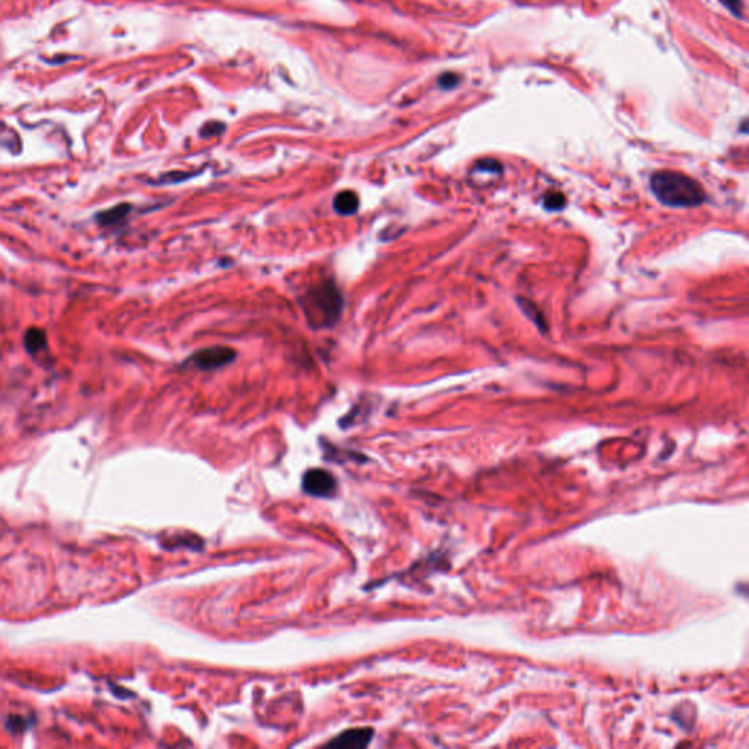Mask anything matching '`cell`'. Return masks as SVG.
Wrapping results in <instances>:
<instances>
[{
  "mask_svg": "<svg viewBox=\"0 0 749 749\" xmlns=\"http://www.w3.org/2000/svg\"><path fill=\"white\" fill-rule=\"evenodd\" d=\"M650 188L661 204L673 208L698 207L705 201V192L701 184L679 171L660 170L653 173Z\"/></svg>",
  "mask_w": 749,
  "mask_h": 749,
  "instance_id": "cell-1",
  "label": "cell"
},
{
  "mask_svg": "<svg viewBox=\"0 0 749 749\" xmlns=\"http://www.w3.org/2000/svg\"><path fill=\"white\" fill-rule=\"evenodd\" d=\"M300 305L308 315L309 323L315 327H332L340 319L344 300L332 281L309 288L300 299Z\"/></svg>",
  "mask_w": 749,
  "mask_h": 749,
  "instance_id": "cell-2",
  "label": "cell"
},
{
  "mask_svg": "<svg viewBox=\"0 0 749 749\" xmlns=\"http://www.w3.org/2000/svg\"><path fill=\"white\" fill-rule=\"evenodd\" d=\"M236 359V352L225 345H214L208 349H202L191 356L189 362L201 369V371H214L227 366Z\"/></svg>",
  "mask_w": 749,
  "mask_h": 749,
  "instance_id": "cell-3",
  "label": "cell"
},
{
  "mask_svg": "<svg viewBox=\"0 0 749 749\" xmlns=\"http://www.w3.org/2000/svg\"><path fill=\"white\" fill-rule=\"evenodd\" d=\"M336 482L334 476L322 469L308 470L303 476V491L317 498H330L335 493Z\"/></svg>",
  "mask_w": 749,
  "mask_h": 749,
  "instance_id": "cell-4",
  "label": "cell"
},
{
  "mask_svg": "<svg viewBox=\"0 0 749 749\" xmlns=\"http://www.w3.org/2000/svg\"><path fill=\"white\" fill-rule=\"evenodd\" d=\"M373 730L363 727V729H350L332 739L328 746L334 748H365L372 741Z\"/></svg>",
  "mask_w": 749,
  "mask_h": 749,
  "instance_id": "cell-5",
  "label": "cell"
},
{
  "mask_svg": "<svg viewBox=\"0 0 749 749\" xmlns=\"http://www.w3.org/2000/svg\"><path fill=\"white\" fill-rule=\"evenodd\" d=\"M130 210H132V208H130L129 204L116 205V207H113V208H108L106 211H101V212L97 214V221H99L104 227L117 225V224H121L122 221L126 220V217L130 212Z\"/></svg>",
  "mask_w": 749,
  "mask_h": 749,
  "instance_id": "cell-6",
  "label": "cell"
},
{
  "mask_svg": "<svg viewBox=\"0 0 749 749\" xmlns=\"http://www.w3.org/2000/svg\"><path fill=\"white\" fill-rule=\"evenodd\" d=\"M334 208L340 215H353L359 210V198L353 191H343L335 197Z\"/></svg>",
  "mask_w": 749,
  "mask_h": 749,
  "instance_id": "cell-7",
  "label": "cell"
},
{
  "mask_svg": "<svg viewBox=\"0 0 749 749\" xmlns=\"http://www.w3.org/2000/svg\"><path fill=\"white\" fill-rule=\"evenodd\" d=\"M24 345L31 354H38L40 352L47 349V336L46 332L38 328H31L24 336Z\"/></svg>",
  "mask_w": 749,
  "mask_h": 749,
  "instance_id": "cell-8",
  "label": "cell"
},
{
  "mask_svg": "<svg viewBox=\"0 0 749 749\" xmlns=\"http://www.w3.org/2000/svg\"><path fill=\"white\" fill-rule=\"evenodd\" d=\"M563 204H565V198H563V195L559 193V192H552V193H548L546 198H545V207L548 210H561L563 207Z\"/></svg>",
  "mask_w": 749,
  "mask_h": 749,
  "instance_id": "cell-9",
  "label": "cell"
},
{
  "mask_svg": "<svg viewBox=\"0 0 749 749\" xmlns=\"http://www.w3.org/2000/svg\"><path fill=\"white\" fill-rule=\"evenodd\" d=\"M438 82H439L441 88H443V90H451V88H455V86H457V85L460 84V77H458L457 73H454V72H447V73L441 75L439 79H438Z\"/></svg>",
  "mask_w": 749,
  "mask_h": 749,
  "instance_id": "cell-10",
  "label": "cell"
},
{
  "mask_svg": "<svg viewBox=\"0 0 749 749\" xmlns=\"http://www.w3.org/2000/svg\"><path fill=\"white\" fill-rule=\"evenodd\" d=\"M224 130V125L221 123H217V122H211L208 125H205L201 130V135L202 136H211V135H219L221 134Z\"/></svg>",
  "mask_w": 749,
  "mask_h": 749,
  "instance_id": "cell-11",
  "label": "cell"
},
{
  "mask_svg": "<svg viewBox=\"0 0 749 749\" xmlns=\"http://www.w3.org/2000/svg\"><path fill=\"white\" fill-rule=\"evenodd\" d=\"M723 3H724L727 8H729L735 15L742 16V9H744V6H742V0H723Z\"/></svg>",
  "mask_w": 749,
  "mask_h": 749,
  "instance_id": "cell-12",
  "label": "cell"
}]
</instances>
